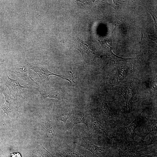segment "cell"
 Masks as SVG:
<instances>
[{
	"mask_svg": "<svg viewBox=\"0 0 157 157\" xmlns=\"http://www.w3.org/2000/svg\"><path fill=\"white\" fill-rule=\"evenodd\" d=\"M9 70L34 88H35V87L39 86L38 84L33 80L28 70L25 66L20 64L13 65Z\"/></svg>",
	"mask_w": 157,
	"mask_h": 157,
	"instance_id": "3",
	"label": "cell"
},
{
	"mask_svg": "<svg viewBox=\"0 0 157 157\" xmlns=\"http://www.w3.org/2000/svg\"><path fill=\"white\" fill-rule=\"evenodd\" d=\"M146 38L150 39L153 40L155 42H157V36L155 34L152 35H146Z\"/></svg>",
	"mask_w": 157,
	"mask_h": 157,
	"instance_id": "19",
	"label": "cell"
},
{
	"mask_svg": "<svg viewBox=\"0 0 157 157\" xmlns=\"http://www.w3.org/2000/svg\"><path fill=\"white\" fill-rule=\"evenodd\" d=\"M131 69L125 67L117 70L111 77V84L112 85L119 84L131 73Z\"/></svg>",
	"mask_w": 157,
	"mask_h": 157,
	"instance_id": "8",
	"label": "cell"
},
{
	"mask_svg": "<svg viewBox=\"0 0 157 157\" xmlns=\"http://www.w3.org/2000/svg\"><path fill=\"white\" fill-rule=\"evenodd\" d=\"M100 109L103 114L107 119L112 121H115V114L111 106L106 102H103L101 104Z\"/></svg>",
	"mask_w": 157,
	"mask_h": 157,
	"instance_id": "10",
	"label": "cell"
},
{
	"mask_svg": "<svg viewBox=\"0 0 157 157\" xmlns=\"http://www.w3.org/2000/svg\"><path fill=\"white\" fill-rule=\"evenodd\" d=\"M119 154L120 157H150L141 151L126 148L121 150Z\"/></svg>",
	"mask_w": 157,
	"mask_h": 157,
	"instance_id": "9",
	"label": "cell"
},
{
	"mask_svg": "<svg viewBox=\"0 0 157 157\" xmlns=\"http://www.w3.org/2000/svg\"><path fill=\"white\" fill-rule=\"evenodd\" d=\"M120 92L125 100L126 109L129 110L131 108L133 97V88L131 83H129L123 86L121 89Z\"/></svg>",
	"mask_w": 157,
	"mask_h": 157,
	"instance_id": "7",
	"label": "cell"
},
{
	"mask_svg": "<svg viewBox=\"0 0 157 157\" xmlns=\"http://www.w3.org/2000/svg\"><path fill=\"white\" fill-rule=\"evenodd\" d=\"M92 126L96 132L108 138V134L104 127L98 122H94L92 123Z\"/></svg>",
	"mask_w": 157,
	"mask_h": 157,
	"instance_id": "15",
	"label": "cell"
},
{
	"mask_svg": "<svg viewBox=\"0 0 157 157\" xmlns=\"http://www.w3.org/2000/svg\"><path fill=\"white\" fill-rule=\"evenodd\" d=\"M157 130V120L156 119H153L149 122L147 125L145 132L143 136V140L145 137L152 131Z\"/></svg>",
	"mask_w": 157,
	"mask_h": 157,
	"instance_id": "14",
	"label": "cell"
},
{
	"mask_svg": "<svg viewBox=\"0 0 157 157\" xmlns=\"http://www.w3.org/2000/svg\"><path fill=\"white\" fill-rule=\"evenodd\" d=\"M77 143L91 151L93 154L100 157L104 156L106 152L104 147L97 146L83 138L76 139Z\"/></svg>",
	"mask_w": 157,
	"mask_h": 157,
	"instance_id": "6",
	"label": "cell"
},
{
	"mask_svg": "<svg viewBox=\"0 0 157 157\" xmlns=\"http://www.w3.org/2000/svg\"><path fill=\"white\" fill-rule=\"evenodd\" d=\"M63 152L67 157H81L76 151L69 149L65 150Z\"/></svg>",
	"mask_w": 157,
	"mask_h": 157,
	"instance_id": "18",
	"label": "cell"
},
{
	"mask_svg": "<svg viewBox=\"0 0 157 157\" xmlns=\"http://www.w3.org/2000/svg\"><path fill=\"white\" fill-rule=\"evenodd\" d=\"M2 78L3 83L8 87L10 94L14 98L18 97L25 99L22 95V90L24 88H31L22 85L17 79L10 78L8 75L6 71L4 73Z\"/></svg>",
	"mask_w": 157,
	"mask_h": 157,
	"instance_id": "2",
	"label": "cell"
},
{
	"mask_svg": "<svg viewBox=\"0 0 157 157\" xmlns=\"http://www.w3.org/2000/svg\"><path fill=\"white\" fill-rule=\"evenodd\" d=\"M149 13L151 14V15L152 16V17H153V19H154V23H155V29H156V30H157V26H156V20H155V18L154 17V16L151 14V13H150V12H149Z\"/></svg>",
	"mask_w": 157,
	"mask_h": 157,
	"instance_id": "21",
	"label": "cell"
},
{
	"mask_svg": "<svg viewBox=\"0 0 157 157\" xmlns=\"http://www.w3.org/2000/svg\"><path fill=\"white\" fill-rule=\"evenodd\" d=\"M139 121V117H137L129 125L119 130L118 132L119 135L126 142H134L135 130Z\"/></svg>",
	"mask_w": 157,
	"mask_h": 157,
	"instance_id": "4",
	"label": "cell"
},
{
	"mask_svg": "<svg viewBox=\"0 0 157 157\" xmlns=\"http://www.w3.org/2000/svg\"><path fill=\"white\" fill-rule=\"evenodd\" d=\"M119 21H118L117 23L115 25V28L114 29V30H113V32H112V33L113 32L114 30H115V28L117 26H118L119 24Z\"/></svg>",
	"mask_w": 157,
	"mask_h": 157,
	"instance_id": "22",
	"label": "cell"
},
{
	"mask_svg": "<svg viewBox=\"0 0 157 157\" xmlns=\"http://www.w3.org/2000/svg\"><path fill=\"white\" fill-rule=\"evenodd\" d=\"M1 91L5 98V102L1 108L9 117L17 116L18 115L19 106L15 98H12L10 95H8L6 92L4 87L0 85Z\"/></svg>",
	"mask_w": 157,
	"mask_h": 157,
	"instance_id": "1",
	"label": "cell"
},
{
	"mask_svg": "<svg viewBox=\"0 0 157 157\" xmlns=\"http://www.w3.org/2000/svg\"><path fill=\"white\" fill-rule=\"evenodd\" d=\"M86 121V116L85 114L80 113L76 114L68 126L69 130L70 131L75 126L79 124L84 123L87 126Z\"/></svg>",
	"mask_w": 157,
	"mask_h": 157,
	"instance_id": "12",
	"label": "cell"
},
{
	"mask_svg": "<svg viewBox=\"0 0 157 157\" xmlns=\"http://www.w3.org/2000/svg\"><path fill=\"white\" fill-rule=\"evenodd\" d=\"M28 67L30 69L34 71L39 76L41 80H49V76L53 75L58 76L66 80L72 84L71 81L64 76L58 74L53 73L49 71L47 68L42 66H38L28 65Z\"/></svg>",
	"mask_w": 157,
	"mask_h": 157,
	"instance_id": "5",
	"label": "cell"
},
{
	"mask_svg": "<svg viewBox=\"0 0 157 157\" xmlns=\"http://www.w3.org/2000/svg\"><path fill=\"white\" fill-rule=\"evenodd\" d=\"M39 93L44 98H53L59 100L66 99L64 95L55 90H40Z\"/></svg>",
	"mask_w": 157,
	"mask_h": 157,
	"instance_id": "11",
	"label": "cell"
},
{
	"mask_svg": "<svg viewBox=\"0 0 157 157\" xmlns=\"http://www.w3.org/2000/svg\"><path fill=\"white\" fill-rule=\"evenodd\" d=\"M157 136H155L151 137L149 139L145 141H142L137 143V145H140L148 146L150 144H157Z\"/></svg>",
	"mask_w": 157,
	"mask_h": 157,
	"instance_id": "17",
	"label": "cell"
},
{
	"mask_svg": "<svg viewBox=\"0 0 157 157\" xmlns=\"http://www.w3.org/2000/svg\"><path fill=\"white\" fill-rule=\"evenodd\" d=\"M157 86V78L156 76H155L152 82L151 89L152 90H154Z\"/></svg>",
	"mask_w": 157,
	"mask_h": 157,
	"instance_id": "20",
	"label": "cell"
},
{
	"mask_svg": "<svg viewBox=\"0 0 157 157\" xmlns=\"http://www.w3.org/2000/svg\"><path fill=\"white\" fill-rule=\"evenodd\" d=\"M71 115V113H64L56 115L54 119L56 120L63 121L65 123Z\"/></svg>",
	"mask_w": 157,
	"mask_h": 157,
	"instance_id": "16",
	"label": "cell"
},
{
	"mask_svg": "<svg viewBox=\"0 0 157 157\" xmlns=\"http://www.w3.org/2000/svg\"><path fill=\"white\" fill-rule=\"evenodd\" d=\"M44 126L46 129L47 135L50 142L55 134V126L52 122L49 121H45Z\"/></svg>",
	"mask_w": 157,
	"mask_h": 157,
	"instance_id": "13",
	"label": "cell"
}]
</instances>
